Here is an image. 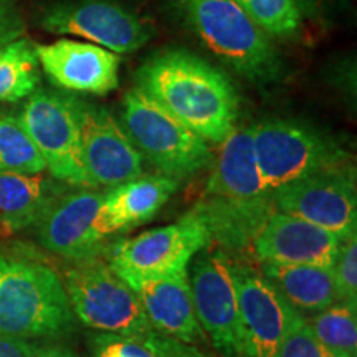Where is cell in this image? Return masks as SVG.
Instances as JSON below:
<instances>
[{"label": "cell", "mask_w": 357, "mask_h": 357, "mask_svg": "<svg viewBox=\"0 0 357 357\" xmlns=\"http://www.w3.org/2000/svg\"><path fill=\"white\" fill-rule=\"evenodd\" d=\"M137 88L205 142L222 144L236 128L240 96L215 66L185 50L151 56L136 73Z\"/></svg>", "instance_id": "1"}, {"label": "cell", "mask_w": 357, "mask_h": 357, "mask_svg": "<svg viewBox=\"0 0 357 357\" xmlns=\"http://www.w3.org/2000/svg\"><path fill=\"white\" fill-rule=\"evenodd\" d=\"M194 211L211 240L235 252L252 247L258 230L276 211L273 192L266 189L258 169L250 128H235L222 142Z\"/></svg>", "instance_id": "2"}, {"label": "cell", "mask_w": 357, "mask_h": 357, "mask_svg": "<svg viewBox=\"0 0 357 357\" xmlns=\"http://www.w3.org/2000/svg\"><path fill=\"white\" fill-rule=\"evenodd\" d=\"M71 326L73 311L55 270L0 255V336L55 337Z\"/></svg>", "instance_id": "3"}, {"label": "cell", "mask_w": 357, "mask_h": 357, "mask_svg": "<svg viewBox=\"0 0 357 357\" xmlns=\"http://www.w3.org/2000/svg\"><path fill=\"white\" fill-rule=\"evenodd\" d=\"M192 32L235 73L253 83H273L283 63L265 32L234 0H176Z\"/></svg>", "instance_id": "4"}, {"label": "cell", "mask_w": 357, "mask_h": 357, "mask_svg": "<svg viewBox=\"0 0 357 357\" xmlns=\"http://www.w3.org/2000/svg\"><path fill=\"white\" fill-rule=\"evenodd\" d=\"M121 118V126L132 144L164 176L181 182L213 162L208 142L141 88L124 95Z\"/></svg>", "instance_id": "5"}, {"label": "cell", "mask_w": 357, "mask_h": 357, "mask_svg": "<svg viewBox=\"0 0 357 357\" xmlns=\"http://www.w3.org/2000/svg\"><path fill=\"white\" fill-rule=\"evenodd\" d=\"M258 169L266 189L352 164V155L334 137L306 124L271 119L250 128Z\"/></svg>", "instance_id": "6"}, {"label": "cell", "mask_w": 357, "mask_h": 357, "mask_svg": "<svg viewBox=\"0 0 357 357\" xmlns=\"http://www.w3.org/2000/svg\"><path fill=\"white\" fill-rule=\"evenodd\" d=\"M63 284L71 311L88 328L128 337L154 331L134 289L100 258L70 268Z\"/></svg>", "instance_id": "7"}, {"label": "cell", "mask_w": 357, "mask_h": 357, "mask_svg": "<svg viewBox=\"0 0 357 357\" xmlns=\"http://www.w3.org/2000/svg\"><path fill=\"white\" fill-rule=\"evenodd\" d=\"M19 118L50 176L63 184L88 187L79 155L77 98L37 89L26 98Z\"/></svg>", "instance_id": "8"}, {"label": "cell", "mask_w": 357, "mask_h": 357, "mask_svg": "<svg viewBox=\"0 0 357 357\" xmlns=\"http://www.w3.org/2000/svg\"><path fill=\"white\" fill-rule=\"evenodd\" d=\"M211 242L207 227L192 208L171 225L109 245V266L118 275L142 278L174 275L187 270L192 258Z\"/></svg>", "instance_id": "9"}, {"label": "cell", "mask_w": 357, "mask_h": 357, "mask_svg": "<svg viewBox=\"0 0 357 357\" xmlns=\"http://www.w3.org/2000/svg\"><path fill=\"white\" fill-rule=\"evenodd\" d=\"M275 208L351 238L357 231L354 164L293 181L273 190Z\"/></svg>", "instance_id": "10"}, {"label": "cell", "mask_w": 357, "mask_h": 357, "mask_svg": "<svg viewBox=\"0 0 357 357\" xmlns=\"http://www.w3.org/2000/svg\"><path fill=\"white\" fill-rule=\"evenodd\" d=\"M40 25L50 33L84 38L118 55L137 52L154 33L149 22L113 0L55 3L43 12Z\"/></svg>", "instance_id": "11"}, {"label": "cell", "mask_w": 357, "mask_h": 357, "mask_svg": "<svg viewBox=\"0 0 357 357\" xmlns=\"http://www.w3.org/2000/svg\"><path fill=\"white\" fill-rule=\"evenodd\" d=\"M79 155L89 189L113 187L144 174V158L106 108L77 100Z\"/></svg>", "instance_id": "12"}, {"label": "cell", "mask_w": 357, "mask_h": 357, "mask_svg": "<svg viewBox=\"0 0 357 357\" xmlns=\"http://www.w3.org/2000/svg\"><path fill=\"white\" fill-rule=\"evenodd\" d=\"M190 291L197 321L223 357H245L231 260L223 252H199Z\"/></svg>", "instance_id": "13"}, {"label": "cell", "mask_w": 357, "mask_h": 357, "mask_svg": "<svg viewBox=\"0 0 357 357\" xmlns=\"http://www.w3.org/2000/svg\"><path fill=\"white\" fill-rule=\"evenodd\" d=\"M102 199L105 192L89 187L66 190L37 223L40 243L77 263L98 258L108 248L101 229Z\"/></svg>", "instance_id": "14"}, {"label": "cell", "mask_w": 357, "mask_h": 357, "mask_svg": "<svg viewBox=\"0 0 357 357\" xmlns=\"http://www.w3.org/2000/svg\"><path fill=\"white\" fill-rule=\"evenodd\" d=\"M245 357H273L293 306L255 268L231 263Z\"/></svg>", "instance_id": "15"}, {"label": "cell", "mask_w": 357, "mask_h": 357, "mask_svg": "<svg viewBox=\"0 0 357 357\" xmlns=\"http://www.w3.org/2000/svg\"><path fill=\"white\" fill-rule=\"evenodd\" d=\"M35 53L47 77L68 91L105 96L119 86L121 58L95 43L61 38L35 45Z\"/></svg>", "instance_id": "16"}, {"label": "cell", "mask_w": 357, "mask_h": 357, "mask_svg": "<svg viewBox=\"0 0 357 357\" xmlns=\"http://www.w3.org/2000/svg\"><path fill=\"white\" fill-rule=\"evenodd\" d=\"M344 240L318 225L275 211L252 242L255 257L280 265L334 268Z\"/></svg>", "instance_id": "17"}, {"label": "cell", "mask_w": 357, "mask_h": 357, "mask_svg": "<svg viewBox=\"0 0 357 357\" xmlns=\"http://www.w3.org/2000/svg\"><path fill=\"white\" fill-rule=\"evenodd\" d=\"M119 276L137 294L154 331L190 344L204 337V331L195 316L187 270L154 278L132 275Z\"/></svg>", "instance_id": "18"}, {"label": "cell", "mask_w": 357, "mask_h": 357, "mask_svg": "<svg viewBox=\"0 0 357 357\" xmlns=\"http://www.w3.org/2000/svg\"><path fill=\"white\" fill-rule=\"evenodd\" d=\"M178 184L181 182L164 174H142L105 192L101 205V229L105 235H116L149 222L176 194Z\"/></svg>", "instance_id": "19"}, {"label": "cell", "mask_w": 357, "mask_h": 357, "mask_svg": "<svg viewBox=\"0 0 357 357\" xmlns=\"http://www.w3.org/2000/svg\"><path fill=\"white\" fill-rule=\"evenodd\" d=\"M68 187L45 172H0V231L37 225Z\"/></svg>", "instance_id": "20"}, {"label": "cell", "mask_w": 357, "mask_h": 357, "mask_svg": "<svg viewBox=\"0 0 357 357\" xmlns=\"http://www.w3.org/2000/svg\"><path fill=\"white\" fill-rule=\"evenodd\" d=\"M261 275L300 312H319L341 301L334 268L261 261Z\"/></svg>", "instance_id": "21"}, {"label": "cell", "mask_w": 357, "mask_h": 357, "mask_svg": "<svg viewBox=\"0 0 357 357\" xmlns=\"http://www.w3.org/2000/svg\"><path fill=\"white\" fill-rule=\"evenodd\" d=\"M38 84L40 63L29 38H17L0 48V101L25 100Z\"/></svg>", "instance_id": "22"}, {"label": "cell", "mask_w": 357, "mask_h": 357, "mask_svg": "<svg viewBox=\"0 0 357 357\" xmlns=\"http://www.w3.org/2000/svg\"><path fill=\"white\" fill-rule=\"evenodd\" d=\"M306 321L326 347L344 357H357V305L337 301Z\"/></svg>", "instance_id": "23"}, {"label": "cell", "mask_w": 357, "mask_h": 357, "mask_svg": "<svg viewBox=\"0 0 357 357\" xmlns=\"http://www.w3.org/2000/svg\"><path fill=\"white\" fill-rule=\"evenodd\" d=\"M47 166L19 116L0 113V172H45Z\"/></svg>", "instance_id": "24"}, {"label": "cell", "mask_w": 357, "mask_h": 357, "mask_svg": "<svg viewBox=\"0 0 357 357\" xmlns=\"http://www.w3.org/2000/svg\"><path fill=\"white\" fill-rule=\"evenodd\" d=\"M261 32L291 38L301 29V10L294 0H234Z\"/></svg>", "instance_id": "25"}, {"label": "cell", "mask_w": 357, "mask_h": 357, "mask_svg": "<svg viewBox=\"0 0 357 357\" xmlns=\"http://www.w3.org/2000/svg\"><path fill=\"white\" fill-rule=\"evenodd\" d=\"M273 357H344L326 347L311 331L310 324L298 310H291L287 331Z\"/></svg>", "instance_id": "26"}, {"label": "cell", "mask_w": 357, "mask_h": 357, "mask_svg": "<svg viewBox=\"0 0 357 357\" xmlns=\"http://www.w3.org/2000/svg\"><path fill=\"white\" fill-rule=\"evenodd\" d=\"M334 276L341 301L357 305V238L344 240L334 265Z\"/></svg>", "instance_id": "27"}, {"label": "cell", "mask_w": 357, "mask_h": 357, "mask_svg": "<svg viewBox=\"0 0 357 357\" xmlns=\"http://www.w3.org/2000/svg\"><path fill=\"white\" fill-rule=\"evenodd\" d=\"M93 357H154L142 337L106 334L93 339Z\"/></svg>", "instance_id": "28"}, {"label": "cell", "mask_w": 357, "mask_h": 357, "mask_svg": "<svg viewBox=\"0 0 357 357\" xmlns=\"http://www.w3.org/2000/svg\"><path fill=\"white\" fill-rule=\"evenodd\" d=\"M142 341L149 347L154 357H212L195 344L178 341L176 337L166 336L158 331L147 333L146 336H142Z\"/></svg>", "instance_id": "29"}, {"label": "cell", "mask_w": 357, "mask_h": 357, "mask_svg": "<svg viewBox=\"0 0 357 357\" xmlns=\"http://www.w3.org/2000/svg\"><path fill=\"white\" fill-rule=\"evenodd\" d=\"M25 35L19 0H0V48Z\"/></svg>", "instance_id": "30"}, {"label": "cell", "mask_w": 357, "mask_h": 357, "mask_svg": "<svg viewBox=\"0 0 357 357\" xmlns=\"http://www.w3.org/2000/svg\"><path fill=\"white\" fill-rule=\"evenodd\" d=\"M47 349L22 337L0 336V357H43Z\"/></svg>", "instance_id": "31"}, {"label": "cell", "mask_w": 357, "mask_h": 357, "mask_svg": "<svg viewBox=\"0 0 357 357\" xmlns=\"http://www.w3.org/2000/svg\"><path fill=\"white\" fill-rule=\"evenodd\" d=\"M43 357H78L73 351L68 347H60V346H48L47 352Z\"/></svg>", "instance_id": "32"}, {"label": "cell", "mask_w": 357, "mask_h": 357, "mask_svg": "<svg viewBox=\"0 0 357 357\" xmlns=\"http://www.w3.org/2000/svg\"><path fill=\"white\" fill-rule=\"evenodd\" d=\"M294 2L298 3L301 13H307V15H311V12H314L316 8L324 2V0H294Z\"/></svg>", "instance_id": "33"}]
</instances>
